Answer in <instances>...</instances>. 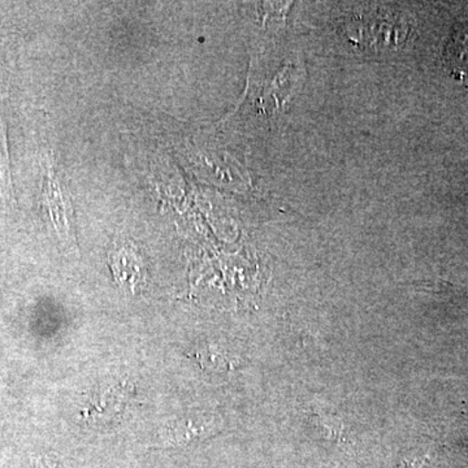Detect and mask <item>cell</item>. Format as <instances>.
Returning <instances> with one entry per match:
<instances>
[{"mask_svg": "<svg viewBox=\"0 0 468 468\" xmlns=\"http://www.w3.org/2000/svg\"><path fill=\"white\" fill-rule=\"evenodd\" d=\"M43 199L46 207L50 212L52 224L60 234L64 241L72 242L73 239V206L70 197L64 192L63 184L60 183L54 169L48 167L46 176L45 187H43Z\"/></svg>", "mask_w": 468, "mask_h": 468, "instance_id": "obj_2", "label": "cell"}, {"mask_svg": "<svg viewBox=\"0 0 468 468\" xmlns=\"http://www.w3.org/2000/svg\"><path fill=\"white\" fill-rule=\"evenodd\" d=\"M43 468H64L63 466H58L57 463H52L51 461L43 462Z\"/></svg>", "mask_w": 468, "mask_h": 468, "instance_id": "obj_5", "label": "cell"}, {"mask_svg": "<svg viewBox=\"0 0 468 468\" xmlns=\"http://www.w3.org/2000/svg\"><path fill=\"white\" fill-rule=\"evenodd\" d=\"M112 271L115 272L117 279H122V282L131 284L132 289L138 282L144 280L143 261L131 249H122V250L117 252L115 260L112 261Z\"/></svg>", "mask_w": 468, "mask_h": 468, "instance_id": "obj_3", "label": "cell"}, {"mask_svg": "<svg viewBox=\"0 0 468 468\" xmlns=\"http://www.w3.org/2000/svg\"><path fill=\"white\" fill-rule=\"evenodd\" d=\"M217 421L205 417H185L175 419L165 424L156 433L153 448H181L205 439L209 433L217 432Z\"/></svg>", "mask_w": 468, "mask_h": 468, "instance_id": "obj_1", "label": "cell"}, {"mask_svg": "<svg viewBox=\"0 0 468 468\" xmlns=\"http://www.w3.org/2000/svg\"><path fill=\"white\" fill-rule=\"evenodd\" d=\"M14 197L12 189L11 165H9V151L7 132L5 122L0 116V198L9 202Z\"/></svg>", "mask_w": 468, "mask_h": 468, "instance_id": "obj_4", "label": "cell"}]
</instances>
